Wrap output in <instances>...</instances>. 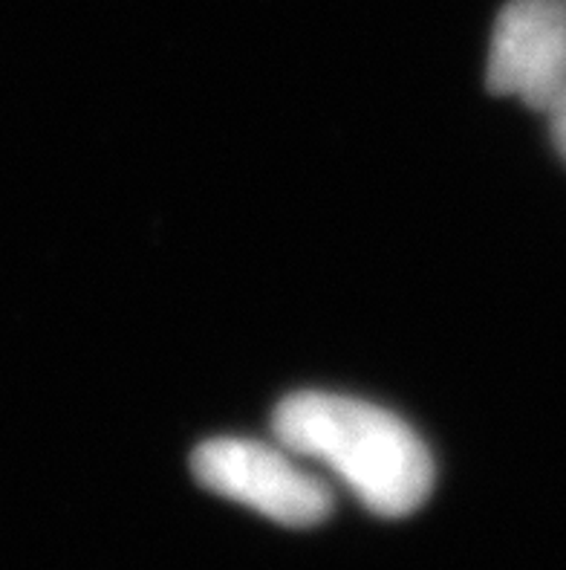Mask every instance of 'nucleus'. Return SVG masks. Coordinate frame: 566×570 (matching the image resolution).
<instances>
[{
    "label": "nucleus",
    "instance_id": "obj_1",
    "mask_svg": "<svg viewBox=\"0 0 566 570\" xmlns=\"http://www.w3.org/2000/svg\"><path fill=\"white\" fill-rule=\"evenodd\" d=\"M275 443L332 472L376 515L399 519L425 504L434 461L396 414L365 400L301 391L278 405Z\"/></svg>",
    "mask_w": 566,
    "mask_h": 570
},
{
    "label": "nucleus",
    "instance_id": "obj_2",
    "mask_svg": "<svg viewBox=\"0 0 566 570\" xmlns=\"http://www.w3.org/2000/svg\"><path fill=\"white\" fill-rule=\"evenodd\" d=\"M193 478L208 492L249 507L287 528L321 524L332 510V492L289 449L246 438L206 441L191 458Z\"/></svg>",
    "mask_w": 566,
    "mask_h": 570
},
{
    "label": "nucleus",
    "instance_id": "obj_3",
    "mask_svg": "<svg viewBox=\"0 0 566 570\" xmlns=\"http://www.w3.org/2000/svg\"><path fill=\"white\" fill-rule=\"evenodd\" d=\"M488 87L544 114L566 101V0H512L488 52Z\"/></svg>",
    "mask_w": 566,
    "mask_h": 570
},
{
    "label": "nucleus",
    "instance_id": "obj_4",
    "mask_svg": "<svg viewBox=\"0 0 566 570\" xmlns=\"http://www.w3.org/2000/svg\"><path fill=\"white\" fill-rule=\"evenodd\" d=\"M549 119H553L555 145H558V151L564 154V159H566V108L555 110V114L549 116Z\"/></svg>",
    "mask_w": 566,
    "mask_h": 570
},
{
    "label": "nucleus",
    "instance_id": "obj_5",
    "mask_svg": "<svg viewBox=\"0 0 566 570\" xmlns=\"http://www.w3.org/2000/svg\"><path fill=\"white\" fill-rule=\"evenodd\" d=\"M560 108H566V101H564V105H560ZM560 108H558V110H560ZM549 116H553V114H549Z\"/></svg>",
    "mask_w": 566,
    "mask_h": 570
}]
</instances>
